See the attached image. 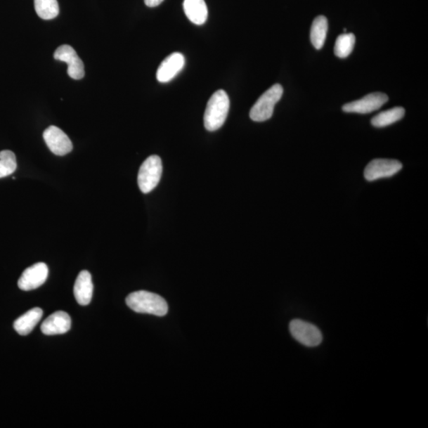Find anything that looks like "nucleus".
Listing matches in <instances>:
<instances>
[{
  "mask_svg": "<svg viewBox=\"0 0 428 428\" xmlns=\"http://www.w3.org/2000/svg\"><path fill=\"white\" fill-rule=\"evenodd\" d=\"M388 101L389 97L384 93H370L358 100L345 104L343 110L346 113L370 114L380 110Z\"/></svg>",
  "mask_w": 428,
  "mask_h": 428,
  "instance_id": "7",
  "label": "nucleus"
},
{
  "mask_svg": "<svg viewBox=\"0 0 428 428\" xmlns=\"http://www.w3.org/2000/svg\"><path fill=\"white\" fill-rule=\"evenodd\" d=\"M92 278L88 271L79 273L75 285H74V295L79 305L88 306L93 296Z\"/></svg>",
  "mask_w": 428,
  "mask_h": 428,
  "instance_id": "13",
  "label": "nucleus"
},
{
  "mask_svg": "<svg viewBox=\"0 0 428 428\" xmlns=\"http://www.w3.org/2000/svg\"><path fill=\"white\" fill-rule=\"evenodd\" d=\"M183 9L188 20L197 26L207 22L208 8L205 0H184Z\"/></svg>",
  "mask_w": 428,
  "mask_h": 428,
  "instance_id": "14",
  "label": "nucleus"
},
{
  "mask_svg": "<svg viewBox=\"0 0 428 428\" xmlns=\"http://www.w3.org/2000/svg\"><path fill=\"white\" fill-rule=\"evenodd\" d=\"M43 316V310L40 308H34L18 318L14 323L15 331L21 336H27L34 330L39 323Z\"/></svg>",
  "mask_w": 428,
  "mask_h": 428,
  "instance_id": "15",
  "label": "nucleus"
},
{
  "mask_svg": "<svg viewBox=\"0 0 428 428\" xmlns=\"http://www.w3.org/2000/svg\"><path fill=\"white\" fill-rule=\"evenodd\" d=\"M231 100L224 90H219L211 96L204 115V125L208 131L219 129L227 119Z\"/></svg>",
  "mask_w": 428,
  "mask_h": 428,
  "instance_id": "2",
  "label": "nucleus"
},
{
  "mask_svg": "<svg viewBox=\"0 0 428 428\" xmlns=\"http://www.w3.org/2000/svg\"><path fill=\"white\" fill-rule=\"evenodd\" d=\"M328 30L327 18L323 15L318 16L313 22L310 30V39L316 49L324 46Z\"/></svg>",
  "mask_w": 428,
  "mask_h": 428,
  "instance_id": "16",
  "label": "nucleus"
},
{
  "mask_svg": "<svg viewBox=\"0 0 428 428\" xmlns=\"http://www.w3.org/2000/svg\"><path fill=\"white\" fill-rule=\"evenodd\" d=\"M48 275V268L46 264L38 263L25 270L18 279V285L24 291L39 288L46 283Z\"/></svg>",
  "mask_w": 428,
  "mask_h": 428,
  "instance_id": "10",
  "label": "nucleus"
},
{
  "mask_svg": "<svg viewBox=\"0 0 428 428\" xmlns=\"http://www.w3.org/2000/svg\"><path fill=\"white\" fill-rule=\"evenodd\" d=\"M36 13L44 20H51L59 15L58 0H34Z\"/></svg>",
  "mask_w": 428,
  "mask_h": 428,
  "instance_id": "18",
  "label": "nucleus"
},
{
  "mask_svg": "<svg viewBox=\"0 0 428 428\" xmlns=\"http://www.w3.org/2000/svg\"><path fill=\"white\" fill-rule=\"evenodd\" d=\"M185 65L184 56L181 53H173L160 64L157 72V78L160 83H167L175 78L183 70Z\"/></svg>",
  "mask_w": 428,
  "mask_h": 428,
  "instance_id": "11",
  "label": "nucleus"
},
{
  "mask_svg": "<svg viewBox=\"0 0 428 428\" xmlns=\"http://www.w3.org/2000/svg\"><path fill=\"white\" fill-rule=\"evenodd\" d=\"M162 161L156 155L148 157L144 161L140 167L138 176V183L142 193H150L157 188L162 176Z\"/></svg>",
  "mask_w": 428,
  "mask_h": 428,
  "instance_id": "4",
  "label": "nucleus"
},
{
  "mask_svg": "<svg viewBox=\"0 0 428 428\" xmlns=\"http://www.w3.org/2000/svg\"><path fill=\"white\" fill-rule=\"evenodd\" d=\"M402 167L403 165L398 160L375 159L365 167L364 177L368 181H375L377 179L394 176Z\"/></svg>",
  "mask_w": 428,
  "mask_h": 428,
  "instance_id": "6",
  "label": "nucleus"
},
{
  "mask_svg": "<svg viewBox=\"0 0 428 428\" xmlns=\"http://www.w3.org/2000/svg\"><path fill=\"white\" fill-rule=\"evenodd\" d=\"M17 169L15 155L10 150L0 152V179L9 176Z\"/></svg>",
  "mask_w": 428,
  "mask_h": 428,
  "instance_id": "20",
  "label": "nucleus"
},
{
  "mask_svg": "<svg viewBox=\"0 0 428 428\" xmlns=\"http://www.w3.org/2000/svg\"><path fill=\"white\" fill-rule=\"evenodd\" d=\"M56 60L65 62L67 65V74L73 79H82L85 75L84 65L79 58L75 49L67 45L60 46L55 51Z\"/></svg>",
  "mask_w": 428,
  "mask_h": 428,
  "instance_id": "8",
  "label": "nucleus"
},
{
  "mask_svg": "<svg viewBox=\"0 0 428 428\" xmlns=\"http://www.w3.org/2000/svg\"><path fill=\"white\" fill-rule=\"evenodd\" d=\"M283 89L280 84H275L260 96L250 111L251 119L262 122L271 119L274 113L276 103L280 100Z\"/></svg>",
  "mask_w": 428,
  "mask_h": 428,
  "instance_id": "3",
  "label": "nucleus"
},
{
  "mask_svg": "<svg viewBox=\"0 0 428 428\" xmlns=\"http://www.w3.org/2000/svg\"><path fill=\"white\" fill-rule=\"evenodd\" d=\"M406 110L401 107H396L375 116L371 120V124L375 127L383 128L392 125L404 117Z\"/></svg>",
  "mask_w": 428,
  "mask_h": 428,
  "instance_id": "17",
  "label": "nucleus"
},
{
  "mask_svg": "<svg viewBox=\"0 0 428 428\" xmlns=\"http://www.w3.org/2000/svg\"><path fill=\"white\" fill-rule=\"evenodd\" d=\"M126 302L130 309L138 313L164 316L169 311V306L162 297L145 290L130 294Z\"/></svg>",
  "mask_w": 428,
  "mask_h": 428,
  "instance_id": "1",
  "label": "nucleus"
},
{
  "mask_svg": "<svg viewBox=\"0 0 428 428\" xmlns=\"http://www.w3.org/2000/svg\"><path fill=\"white\" fill-rule=\"evenodd\" d=\"M356 44V36L352 33L343 34L338 37L335 44L334 53L339 58H346L353 51Z\"/></svg>",
  "mask_w": 428,
  "mask_h": 428,
  "instance_id": "19",
  "label": "nucleus"
},
{
  "mask_svg": "<svg viewBox=\"0 0 428 428\" xmlns=\"http://www.w3.org/2000/svg\"><path fill=\"white\" fill-rule=\"evenodd\" d=\"M70 316L64 311H58L49 316L43 322L41 330L46 336L65 334L70 331L71 328Z\"/></svg>",
  "mask_w": 428,
  "mask_h": 428,
  "instance_id": "12",
  "label": "nucleus"
},
{
  "mask_svg": "<svg viewBox=\"0 0 428 428\" xmlns=\"http://www.w3.org/2000/svg\"><path fill=\"white\" fill-rule=\"evenodd\" d=\"M164 0H145V4L148 7L155 8L157 7Z\"/></svg>",
  "mask_w": 428,
  "mask_h": 428,
  "instance_id": "21",
  "label": "nucleus"
},
{
  "mask_svg": "<svg viewBox=\"0 0 428 428\" xmlns=\"http://www.w3.org/2000/svg\"><path fill=\"white\" fill-rule=\"evenodd\" d=\"M49 150L57 156H65L72 152L73 145L67 134L60 128L54 126L47 128L43 133Z\"/></svg>",
  "mask_w": 428,
  "mask_h": 428,
  "instance_id": "9",
  "label": "nucleus"
},
{
  "mask_svg": "<svg viewBox=\"0 0 428 428\" xmlns=\"http://www.w3.org/2000/svg\"><path fill=\"white\" fill-rule=\"evenodd\" d=\"M290 332L297 342L309 347L318 346L323 341V336L318 327L301 320L291 321Z\"/></svg>",
  "mask_w": 428,
  "mask_h": 428,
  "instance_id": "5",
  "label": "nucleus"
}]
</instances>
